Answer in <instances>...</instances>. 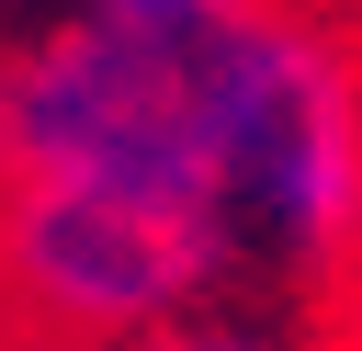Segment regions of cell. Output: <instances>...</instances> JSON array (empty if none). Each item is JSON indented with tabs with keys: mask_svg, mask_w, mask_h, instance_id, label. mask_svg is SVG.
Instances as JSON below:
<instances>
[{
	"mask_svg": "<svg viewBox=\"0 0 362 351\" xmlns=\"http://www.w3.org/2000/svg\"><path fill=\"white\" fill-rule=\"evenodd\" d=\"M226 226L238 249H294V260H339L362 238V79L351 45L294 0H238Z\"/></svg>",
	"mask_w": 362,
	"mask_h": 351,
	"instance_id": "obj_2",
	"label": "cell"
},
{
	"mask_svg": "<svg viewBox=\"0 0 362 351\" xmlns=\"http://www.w3.org/2000/svg\"><path fill=\"white\" fill-rule=\"evenodd\" d=\"M226 79H238V0L170 23L79 11L0 68V181H102L204 204L226 226Z\"/></svg>",
	"mask_w": 362,
	"mask_h": 351,
	"instance_id": "obj_1",
	"label": "cell"
},
{
	"mask_svg": "<svg viewBox=\"0 0 362 351\" xmlns=\"http://www.w3.org/2000/svg\"><path fill=\"white\" fill-rule=\"evenodd\" d=\"M238 238L204 204L102 192V181H11L0 192V283L79 340H136L158 317H192L226 283Z\"/></svg>",
	"mask_w": 362,
	"mask_h": 351,
	"instance_id": "obj_3",
	"label": "cell"
},
{
	"mask_svg": "<svg viewBox=\"0 0 362 351\" xmlns=\"http://www.w3.org/2000/svg\"><path fill=\"white\" fill-rule=\"evenodd\" d=\"M113 351H283V340L272 328H238V317H158V328H136Z\"/></svg>",
	"mask_w": 362,
	"mask_h": 351,
	"instance_id": "obj_4",
	"label": "cell"
}]
</instances>
